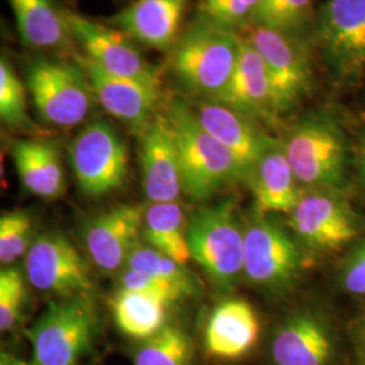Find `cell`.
<instances>
[{"mask_svg": "<svg viewBox=\"0 0 365 365\" xmlns=\"http://www.w3.org/2000/svg\"><path fill=\"white\" fill-rule=\"evenodd\" d=\"M165 115L179 149L184 195L194 202H207L232 185L247 182V172L238 158L203 129L188 102L173 99Z\"/></svg>", "mask_w": 365, "mask_h": 365, "instance_id": "cell-1", "label": "cell"}, {"mask_svg": "<svg viewBox=\"0 0 365 365\" xmlns=\"http://www.w3.org/2000/svg\"><path fill=\"white\" fill-rule=\"evenodd\" d=\"M241 36L206 22L196 21L170 49V72L192 95L217 99L235 73Z\"/></svg>", "mask_w": 365, "mask_h": 365, "instance_id": "cell-2", "label": "cell"}, {"mask_svg": "<svg viewBox=\"0 0 365 365\" xmlns=\"http://www.w3.org/2000/svg\"><path fill=\"white\" fill-rule=\"evenodd\" d=\"M187 240L191 259L210 283L221 292H230L244 274L245 248V225L235 203L225 200L196 210L188 218Z\"/></svg>", "mask_w": 365, "mask_h": 365, "instance_id": "cell-3", "label": "cell"}, {"mask_svg": "<svg viewBox=\"0 0 365 365\" xmlns=\"http://www.w3.org/2000/svg\"><path fill=\"white\" fill-rule=\"evenodd\" d=\"M99 331L92 295L52 300L26 331L34 365H78Z\"/></svg>", "mask_w": 365, "mask_h": 365, "instance_id": "cell-4", "label": "cell"}, {"mask_svg": "<svg viewBox=\"0 0 365 365\" xmlns=\"http://www.w3.org/2000/svg\"><path fill=\"white\" fill-rule=\"evenodd\" d=\"M282 143L303 190L339 191L345 180L348 155L344 135L331 118H303Z\"/></svg>", "mask_w": 365, "mask_h": 365, "instance_id": "cell-5", "label": "cell"}, {"mask_svg": "<svg viewBox=\"0 0 365 365\" xmlns=\"http://www.w3.org/2000/svg\"><path fill=\"white\" fill-rule=\"evenodd\" d=\"M25 84L41 119L57 128L78 126L96 102L91 83L76 61L33 57L25 64Z\"/></svg>", "mask_w": 365, "mask_h": 365, "instance_id": "cell-6", "label": "cell"}, {"mask_svg": "<svg viewBox=\"0 0 365 365\" xmlns=\"http://www.w3.org/2000/svg\"><path fill=\"white\" fill-rule=\"evenodd\" d=\"M69 157L78 190L101 197L120 188L129 175L128 148L106 120H92L73 138Z\"/></svg>", "mask_w": 365, "mask_h": 365, "instance_id": "cell-7", "label": "cell"}, {"mask_svg": "<svg viewBox=\"0 0 365 365\" xmlns=\"http://www.w3.org/2000/svg\"><path fill=\"white\" fill-rule=\"evenodd\" d=\"M66 235L45 232L37 235L25 256L29 283L57 299L92 295L91 265Z\"/></svg>", "mask_w": 365, "mask_h": 365, "instance_id": "cell-8", "label": "cell"}, {"mask_svg": "<svg viewBox=\"0 0 365 365\" xmlns=\"http://www.w3.org/2000/svg\"><path fill=\"white\" fill-rule=\"evenodd\" d=\"M244 38L260 53L274 88L277 114L286 113L310 92L313 69L300 37L261 25H252Z\"/></svg>", "mask_w": 365, "mask_h": 365, "instance_id": "cell-9", "label": "cell"}, {"mask_svg": "<svg viewBox=\"0 0 365 365\" xmlns=\"http://www.w3.org/2000/svg\"><path fill=\"white\" fill-rule=\"evenodd\" d=\"M298 245L277 223L256 212L245 225L244 276L256 287L286 288L298 276Z\"/></svg>", "mask_w": 365, "mask_h": 365, "instance_id": "cell-10", "label": "cell"}, {"mask_svg": "<svg viewBox=\"0 0 365 365\" xmlns=\"http://www.w3.org/2000/svg\"><path fill=\"white\" fill-rule=\"evenodd\" d=\"M66 15L72 37L83 48V54L106 73L160 83L157 68L145 58L128 34L71 9H66Z\"/></svg>", "mask_w": 365, "mask_h": 365, "instance_id": "cell-11", "label": "cell"}, {"mask_svg": "<svg viewBox=\"0 0 365 365\" xmlns=\"http://www.w3.org/2000/svg\"><path fill=\"white\" fill-rule=\"evenodd\" d=\"M288 217L300 241L317 250L342 248L359 233L351 206L337 191L303 190Z\"/></svg>", "mask_w": 365, "mask_h": 365, "instance_id": "cell-12", "label": "cell"}, {"mask_svg": "<svg viewBox=\"0 0 365 365\" xmlns=\"http://www.w3.org/2000/svg\"><path fill=\"white\" fill-rule=\"evenodd\" d=\"M91 83L95 99L107 114L141 137L157 114L160 83L111 76L84 54H73Z\"/></svg>", "mask_w": 365, "mask_h": 365, "instance_id": "cell-13", "label": "cell"}, {"mask_svg": "<svg viewBox=\"0 0 365 365\" xmlns=\"http://www.w3.org/2000/svg\"><path fill=\"white\" fill-rule=\"evenodd\" d=\"M145 206L118 205L90 218L83 226V244L88 260L101 272L119 274L133 249L141 241Z\"/></svg>", "mask_w": 365, "mask_h": 365, "instance_id": "cell-14", "label": "cell"}, {"mask_svg": "<svg viewBox=\"0 0 365 365\" xmlns=\"http://www.w3.org/2000/svg\"><path fill=\"white\" fill-rule=\"evenodd\" d=\"M318 37L337 75L356 78L365 68V0H327Z\"/></svg>", "mask_w": 365, "mask_h": 365, "instance_id": "cell-15", "label": "cell"}, {"mask_svg": "<svg viewBox=\"0 0 365 365\" xmlns=\"http://www.w3.org/2000/svg\"><path fill=\"white\" fill-rule=\"evenodd\" d=\"M140 138L143 187L149 203L178 202L182 194V167L168 117L158 113Z\"/></svg>", "mask_w": 365, "mask_h": 365, "instance_id": "cell-16", "label": "cell"}, {"mask_svg": "<svg viewBox=\"0 0 365 365\" xmlns=\"http://www.w3.org/2000/svg\"><path fill=\"white\" fill-rule=\"evenodd\" d=\"M247 182L255 196L256 212L262 215L289 214L303 191L291 168L282 140L272 137L249 172Z\"/></svg>", "mask_w": 365, "mask_h": 365, "instance_id": "cell-17", "label": "cell"}, {"mask_svg": "<svg viewBox=\"0 0 365 365\" xmlns=\"http://www.w3.org/2000/svg\"><path fill=\"white\" fill-rule=\"evenodd\" d=\"M188 0H135L108 19L133 41L156 51H170L176 43Z\"/></svg>", "mask_w": 365, "mask_h": 365, "instance_id": "cell-18", "label": "cell"}, {"mask_svg": "<svg viewBox=\"0 0 365 365\" xmlns=\"http://www.w3.org/2000/svg\"><path fill=\"white\" fill-rule=\"evenodd\" d=\"M190 106L203 129L238 158L248 179L269 135L257 128L253 118L215 101L200 99Z\"/></svg>", "mask_w": 365, "mask_h": 365, "instance_id": "cell-19", "label": "cell"}, {"mask_svg": "<svg viewBox=\"0 0 365 365\" xmlns=\"http://www.w3.org/2000/svg\"><path fill=\"white\" fill-rule=\"evenodd\" d=\"M214 101L253 119L277 115L267 66L257 49L242 36L235 73L225 91Z\"/></svg>", "mask_w": 365, "mask_h": 365, "instance_id": "cell-20", "label": "cell"}, {"mask_svg": "<svg viewBox=\"0 0 365 365\" xmlns=\"http://www.w3.org/2000/svg\"><path fill=\"white\" fill-rule=\"evenodd\" d=\"M259 334V318L248 302L223 300L207 319L205 351L212 359L237 360L252 351Z\"/></svg>", "mask_w": 365, "mask_h": 365, "instance_id": "cell-21", "label": "cell"}, {"mask_svg": "<svg viewBox=\"0 0 365 365\" xmlns=\"http://www.w3.org/2000/svg\"><path fill=\"white\" fill-rule=\"evenodd\" d=\"M269 352L274 365H329L331 339L314 314H291L276 327Z\"/></svg>", "mask_w": 365, "mask_h": 365, "instance_id": "cell-22", "label": "cell"}, {"mask_svg": "<svg viewBox=\"0 0 365 365\" xmlns=\"http://www.w3.org/2000/svg\"><path fill=\"white\" fill-rule=\"evenodd\" d=\"M18 178L31 195L56 200L66 191V173L56 143L42 138H21L11 145Z\"/></svg>", "mask_w": 365, "mask_h": 365, "instance_id": "cell-23", "label": "cell"}, {"mask_svg": "<svg viewBox=\"0 0 365 365\" xmlns=\"http://www.w3.org/2000/svg\"><path fill=\"white\" fill-rule=\"evenodd\" d=\"M22 42L38 51L68 49L72 45L66 7L54 0H9Z\"/></svg>", "mask_w": 365, "mask_h": 365, "instance_id": "cell-24", "label": "cell"}, {"mask_svg": "<svg viewBox=\"0 0 365 365\" xmlns=\"http://www.w3.org/2000/svg\"><path fill=\"white\" fill-rule=\"evenodd\" d=\"M172 302L157 295L118 289L113 303V315L118 329L131 339L141 342L167 327Z\"/></svg>", "mask_w": 365, "mask_h": 365, "instance_id": "cell-25", "label": "cell"}, {"mask_svg": "<svg viewBox=\"0 0 365 365\" xmlns=\"http://www.w3.org/2000/svg\"><path fill=\"white\" fill-rule=\"evenodd\" d=\"M188 218L179 202L149 203L145 209L141 238L182 265L191 260L187 240Z\"/></svg>", "mask_w": 365, "mask_h": 365, "instance_id": "cell-26", "label": "cell"}, {"mask_svg": "<svg viewBox=\"0 0 365 365\" xmlns=\"http://www.w3.org/2000/svg\"><path fill=\"white\" fill-rule=\"evenodd\" d=\"M133 365H196L192 336L180 325L168 324L156 336L137 342Z\"/></svg>", "mask_w": 365, "mask_h": 365, "instance_id": "cell-27", "label": "cell"}, {"mask_svg": "<svg viewBox=\"0 0 365 365\" xmlns=\"http://www.w3.org/2000/svg\"><path fill=\"white\" fill-rule=\"evenodd\" d=\"M123 269L137 271L160 279L176 288L182 298L197 297L202 291L197 277L185 265L145 242L137 244L133 249Z\"/></svg>", "mask_w": 365, "mask_h": 365, "instance_id": "cell-28", "label": "cell"}, {"mask_svg": "<svg viewBox=\"0 0 365 365\" xmlns=\"http://www.w3.org/2000/svg\"><path fill=\"white\" fill-rule=\"evenodd\" d=\"M262 0H199L197 21L238 33L256 21Z\"/></svg>", "mask_w": 365, "mask_h": 365, "instance_id": "cell-29", "label": "cell"}, {"mask_svg": "<svg viewBox=\"0 0 365 365\" xmlns=\"http://www.w3.org/2000/svg\"><path fill=\"white\" fill-rule=\"evenodd\" d=\"M314 0H262L253 25L300 37L313 19Z\"/></svg>", "mask_w": 365, "mask_h": 365, "instance_id": "cell-30", "label": "cell"}, {"mask_svg": "<svg viewBox=\"0 0 365 365\" xmlns=\"http://www.w3.org/2000/svg\"><path fill=\"white\" fill-rule=\"evenodd\" d=\"M25 86L3 53L0 57V118L14 129H30L33 125L27 114Z\"/></svg>", "mask_w": 365, "mask_h": 365, "instance_id": "cell-31", "label": "cell"}, {"mask_svg": "<svg viewBox=\"0 0 365 365\" xmlns=\"http://www.w3.org/2000/svg\"><path fill=\"white\" fill-rule=\"evenodd\" d=\"M36 237L33 218L24 210L6 211L0 217V261L11 267L15 261L26 256Z\"/></svg>", "mask_w": 365, "mask_h": 365, "instance_id": "cell-32", "label": "cell"}, {"mask_svg": "<svg viewBox=\"0 0 365 365\" xmlns=\"http://www.w3.org/2000/svg\"><path fill=\"white\" fill-rule=\"evenodd\" d=\"M26 300V282L16 267H6L0 272V330L10 333L19 327Z\"/></svg>", "mask_w": 365, "mask_h": 365, "instance_id": "cell-33", "label": "cell"}, {"mask_svg": "<svg viewBox=\"0 0 365 365\" xmlns=\"http://www.w3.org/2000/svg\"><path fill=\"white\" fill-rule=\"evenodd\" d=\"M118 289L157 295V297L170 300L172 303L184 299L182 294L168 283L156 279L153 276L131 271V269H122L118 274Z\"/></svg>", "mask_w": 365, "mask_h": 365, "instance_id": "cell-34", "label": "cell"}, {"mask_svg": "<svg viewBox=\"0 0 365 365\" xmlns=\"http://www.w3.org/2000/svg\"><path fill=\"white\" fill-rule=\"evenodd\" d=\"M342 283L354 295H365V244L348 259L344 267Z\"/></svg>", "mask_w": 365, "mask_h": 365, "instance_id": "cell-35", "label": "cell"}, {"mask_svg": "<svg viewBox=\"0 0 365 365\" xmlns=\"http://www.w3.org/2000/svg\"><path fill=\"white\" fill-rule=\"evenodd\" d=\"M356 353L359 365H365V327H361L356 334Z\"/></svg>", "mask_w": 365, "mask_h": 365, "instance_id": "cell-36", "label": "cell"}, {"mask_svg": "<svg viewBox=\"0 0 365 365\" xmlns=\"http://www.w3.org/2000/svg\"><path fill=\"white\" fill-rule=\"evenodd\" d=\"M357 173H359V180L365 191V140L359 148L357 153Z\"/></svg>", "mask_w": 365, "mask_h": 365, "instance_id": "cell-37", "label": "cell"}, {"mask_svg": "<svg viewBox=\"0 0 365 365\" xmlns=\"http://www.w3.org/2000/svg\"><path fill=\"white\" fill-rule=\"evenodd\" d=\"M0 365H34L31 361H25L10 353L1 352L0 356Z\"/></svg>", "mask_w": 365, "mask_h": 365, "instance_id": "cell-38", "label": "cell"}]
</instances>
